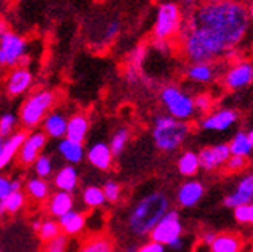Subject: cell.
I'll return each instance as SVG.
<instances>
[{
    "label": "cell",
    "mask_w": 253,
    "mask_h": 252,
    "mask_svg": "<svg viewBox=\"0 0 253 252\" xmlns=\"http://www.w3.org/2000/svg\"><path fill=\"white\" fill-rule=\"evenodd\" d=\"M247 8L238 0L199 3L185 12L178 45L190 64L230 56L249 31Z\"/></svg>",
    "instance_id": "cell-1"
},
{
    "label": "cell",
    "mask_w": 253,
    "mask_h": 252,
    "mask_svg": "<svg viewBox=\"0 0 253 252\" xmlns=\"http://www.w3.org/2000/svg\"><path fill=\"white\" fill-rule=\"evenodd\" d=\"M170 210V200L164 192H151L134 204L128 215V229L136 237H147Z\"/></svg>",
    "instance_id": "cell-2"
},
{
    "label": "cell",
    "mask_w": 253,
    "mask_h": 252,
    "mask_svg": "<svg viewBox=\"0 0 253 252\" xmlns=\"http://www.w3.org/2000/svg\"><path fill=\"white\" fill-rule=\"evenodd\" d=\"M188 122L178 121L171 116L166 115H158L153 121V130H151V136H153L155 146L161 150V152H174L178 150L188 138L190 135Z\"/></svg>",
    "instance_id": "cell-3"
},
{
    "label": "cell",
    "mask_w": 253,
    "mask_h": 252,
    "mask_svg": "<svg viewBox=\"0 0 253 252\" xmlns=\"http://www.w3.org/2000/svg\"><path fill=\"white\" fill-rule=\"evenodd\" d=\"M57 95L48 88H39L30 93L20 105L19 110V121L23 129L33 130L37 125H41L45 116L51 111L56 105Z\"/></svg>",
    "instance_id": "cell-4"
},
{
    "label": "cell",
    "mask_w": 253,
    "mask_h": 252,
    "mask_svg": "<svg viewBox=\"0 0 253 252\" xmlns=\"http://www.w3.org/2000/svg\"><path fill=\"white\" fill-rule=\"evenodd\" d=\"M184 9L178 5V2H162L158 5L153 30L151 36L153 41H167L173 42L178 39L184 23Z\"/></svg>",
    "instance_id": "cell-5"
},
{
    "label": "cell",
    "mask_w": 253,
    "mask_h": 252,
    "mask_svg": "<svg viewBox=\"0 0 253 252\" xmlns=\"http://www.w3.org/2000/svg\"><path fill=\"white\" fill-rule=\"evenodd\" d=\"M159 101L162 107L166 108L167 115L178 121L188 122L196 115L193 96H190L178 85L169 84L166 87H162L159 92Z\"/></svg>",
    "instance_id": "cell-6"
},
{
    "label": "cell",
    "mask_w": 253,
    "mask_h": 252,
    "mask_svg": "<svg viewBox=\"0 0 253 252\" xmlns=\"http://www.w3.org/2000/svg\"><path fill=\"white\" fill-rule=\"evenodd\" d=\"M27 50L28 42L22 34L6 30L0 37V67L9 70L19 67L22 59L28 54Z\"/></svg>",
    "instance_id": "cell-7"
},
{
    "label": "cell",
    "mask_w": 253,
    "mask_h": 252,
    "mask_svg": "<svg viewBox=\"0 0 253 252\" xmlns=\"http://www.w3.org/2000/svg\"><path fill=\"white\" fill-rule=\"evenodd\" d=\"M182 234H184V226L179 218V212L170 209L162 217V220L155 226V229L150 232L148 237L151 242H156L167 248L173 240L182 237Z\"/></svg>",
    "instance_id": "cell-8"
},
{
    "label": "cell",
    "mask_w": 253,
    "mask_h": 252,
    "mask_svg": "<svg viewBox=\"0 0 253 252\" xmlns=\"http://www.w3.org/2000/svg\"><path fill=\"white\" fill-rule=\"evenodd\" d=\"M222 84L227 90H243V88L253 84V64L250 60L239 59L235 64H232L224 73Z\"/></svg>",
    "instance_id": "cell-9"
},
{
    "label": "cell",
    "mask_w": 253,
    "mask_h": 252,
    "mask_svg": "<svg viewBox=\"0 0 253 252\" xmlns=\"http://www.w3.org/2000/svg\"><path fill=\"white\" fill-rule=\"evenodd\" d=\"M34 84V76L28 67L11 68L5 79V92L9 98H19L27 95Z\"/></svg>",
    "instance_id": "cell-10"
},
{
    "label": "cell",
    "mask_w": 253,
    "mask_h": 252,
    "mask_svg": "<svg viewBox=\"0 0 253 252\" xmlns=\"http://www.w3.org/2000/svg\"><path fill=\"white\" fill-rule=\"evenodd\" d=\"M238 121H239V113L236 110L219 108L211 113H207V115L201 119L199 125L202 130L222 133V132H227L229 129H232Z\"/></svg>",
    "instance_id": "cell-11"
},
{
    "label": "cell",
    "mask_w": 253,
    "mask_h": 252,
    "mask_svg": "<svg viewBox=\"0 0 253 252\" xmlns=\"http://www.w3.org/2000/svg\"><path fill=\"white\" fill-rule=\"evenodd\" d=\"M230 156L232 155H230L229 144H225V143L204 147L198 152L199 169L206 170V172H214L219 167L225 166V162L229 161Z\"/></svg>",
    "instance_id": "cell-12"
},
{
    "label": "cell",
    "mask_w": 253,
    "mask_h": 252,
    "mask_svg": "<svg viewBox=\"0 0 253 252\" xmlns=\"http://www.w3.org/2000/svg\"><path fill=\"white\" fill-rule=\"evenodd\" d=\"M48 138L42 130H34L30 135H27L25 141L22 143L19 149V162L22 166H33L34 161L39 158L43 152V149L46 146Z\"/></svg>",
    "instance_id": "cell-13"
},
{
    "label": "cell",
    "mask_w": 253,
    "mask_h": 252,
    "mask_svg": "<svg viewBox=\"0 0 253 252\" xmlns=\"http://www.w3.org/2000/svg\"><path fill=\"white\" fill-rule=\"evenodd\" d=\"M250 203H253V173L244 175L236 184L235 191L224 198V206L232 209Z\"/></svg>",
    "instance_id": "cell-14"
},
{
    "label": "cell",
    "mask_w": 253,
    "mask_h": 252,
    "mask_svg": "<svg viewBox=\"0 0 253 252\" xmlns=\"http://www.w3.org/2000/svg\"><path fill=\"white\" fill-rule=\"evenodd\" d=\"M206 189L202 183L196 180H188L182 183L176 192V203L181 207H195L204 197Z\"/></svg>",
    "instance_id": "cell-15"
},
{
    "label": "cell",
    "mask_w": 253,
    "mask_h": 252,
    "mask_svg": "<svg viewBox=\"0 0 253 252\" xmlns=\"http://www.w3.org/2000/svg\"><path fill=\"white\" fill-rule=\"evenodd\" d=\"M85 158L88 159V162H90L93 167L105 172L113 166V158L115 156H113L110 146L107 143L99 141V143H94L93 146L88 147V150L85 152Z\"/></svg>",
    "instance_id": "cell-16"
},
{
    "label": "cell",
    "mask_w": 253,
    "mask_h": 252,
    "mask_svg": "<svg viewBox=\"0 0 253 252\" xmlns=\"http://www.w3.org/2000/svg\"><path fill=\"white\" fill-rule=\"evenodd\" d=\"M67 121H68V118L63 115L62 111L51 110L41 124L42 132L45 133L46 138H51V140H62V138H65Z\"/></svg>",
    "instance_id": "cell-17"
},
{
    "label": "cell",
    "mask_w": 253,
    "mask_h": 252,
    "mask_svg": "<svg viewBox=\"0 0 253 252\" xmlns=\"http://www.w3.org/2000/svg\"><path fill=\"white\" fill-rule=\"evenodd\" d=\"M74 209V197L73 194L56 191L46 200V212L54 218H60L70 210Z\"/></svg>",
    "instance_id": "cell-18"
},
{
    "label": "cell",
    "mask_w": 253,
    "mask_h": 252,
    "mask_svg": "<svg viewBox=\"0 0 253 252\" xmlns=\"http://www.w3.org/2000/svg\"><path fill=\"white\" fill-rule=\"evenodd\" d=\"M88 130H90V119H88V116L84 115V113H74L67 121L65 138H68L70 141L84 144Z\"/></svg>",
    "instance_id": "cell-19"
},
{
    "label": "cell",
    "mask_w": 253,
    "mask_h": 252,
    "mask_svg": "<svg viewBox=\"0 0 253 252\" xmlns=\"http://www.w3.org/2000/svg\"><path fill=\"white\" fill-rule=\"evenodd\" d=\"M59 223V228L60 232L67 237H73V235H78L85 229V224H86V217L84 212L79 210H70L65 215H62L60 218H57Z\"/></svg>",
    "instance_id": "cell-20"
},
{
    "label": "cell",
    "mask_w": 253,
    "mask_h": 252,
    "mask_svg": "<svg viewBox=\"0 0 253 252\" xmlns=\"http://www.w3.org/2000/svg\"><path fill=\"white\" fill-rule=\"evenodd\" d=\"M185 76L195 84H210L216 78V67H214V62L190 64L185 70Z\"/></svg>",
    "instance_id": "cell-21"
},
{
    "label": "cell",
    "mask_w": 253,
    "mask_h": 252,
    "mask_svg": "<svg viewBox=\"0 0 253 252\" xmlns=\"http://www.w3.org/2000/svg\"><path fill=\"white\" fill-rule=\"evenodd\" d=\"M25 138H27V132L17 130L5 140V144H3L2 150H0V172L14 159V156H17L19 149H20L22 143L25 141Z\"/></svg>",
    "instance_id": "cell-22"
},
{
    "label": "cell",
    "mask_w": 253,
    "mask_h": 252,
    "mask_svg": "<svg viewBox=\"0 0 253 252\" xmlns=\"http://www.w3.org/2000/svg\"><path fill=\"white\" fill-rule=\"evenodd\" d=\"M57 153L63 161H67L70 166H76L84 161L85 147L84 144L70 141L68 138H62L57 143Z\"/></svg>",
    "instance_id": "cell-23"
},
{
    "label": "cell",
    "mask_w": 253,
    "mask_h": 252,
    "mask_svg": "<svg viewBox=\"0 0 253 252\" xmlns=\"http://www.w3.org/2000/svg\"><path fill=\"white\" fill-rule=\"evenodd\" d=\"M53 183H54V187L57 189V191L73 194L76 189H78V184H79L78 169H76L74 166H70V164L60 167L54 173Z\"/></svg>",
    "instance_id": "cell-24"
},
{
    "label": "cell",
    "mask_w": 253,
    "mask_h": 252,
    "mask_svg": "<svg viewBox=\"0 0 253 252\" xmlns=\"http://www.w3.org/2000/svg\"><path fill=\"white\" fill-rule=\"evenodd\" d=\"M209 248L210 252H241L243 242L238 235L224 232V234H218Z\"/></svg>",
    "instance_id": "cell-25"
},
{
    "label": "cell",
    "mask_w": 253,
    "mask_h": 252,
    "mask_svg": "<svg viewBox=\"0 0 253 252\" xmlns=\"http://www.w3.org/2000/svg\"><path fill=\"white\" fill-rule=\"evenodd\" d=\"M25 191L31 200L37 201V203H43V201L48 200V197L51 195V187H49L48 181L46 180H42V178H30L27 183L23 184Z\"/></svg>",
    "instance_id": "cell-26"
},
{
    "label": "cell",
    "mask_w": 253,
    "mask_h": 252,
    "mask_svg": "<svg viewBox=\"0 0 253 252\" xmlns=\"http://www.w3.org/2000/svg\"><path fill=\"white\" fill-rule=\"evenodd\" d=\"M25 204H27V195H25L23 191L11 192L0 201V217L14 215V213L20 212L25 207Z\"/></svg>",
    "instance_id": "cell-27"
},
{
    "label": "cell",
    "mask_w": 253,
    "mask_h": 252,
    "mask_svg": "<svg viewBox=\"0 0 253 252\" xmlns=\"http://www.w3.org/2000/svg\"><path fill=\"white\" fill-rule=\"evenodd\" d=\"M176 167H178V172L182 176L192 178V176H195L199 172V158H198V153L193 152V150H185V152L178 158Z\"/></svg>",
    "instance_id": "cell-28"
},
{
    "label": "cell",
    "mask_w": 253,
    "mask_h": 252,
    "mask_svg": "<svg viewBox=\"0 0 253 252\" xmlns=\"http://www.w3.org/2000/svg\"><path fill=\"white\" fill-rule=\"evenodd\" d=\"M229 149H230V155H235V156H244V158H249L252 153H253V146L249 140V135L246 132H238L229 144Z\"/></svg>",
    "instance_id": "cell-29"
},
{
    "label": "cell",
    "mask_w": 253,
    "mask_h": 252,
    "mask_svg": "<svg viewBox=\"0 0 253 252\" xmlns=\"http://www.w3.org/2000/svg\"><path fill=\"white\" fill-rule=\"evenodd\" d=\"M82 201L84 204L88 209H97V207H102L107 201L102 192V187H97V186H88L84 189L82 192Z\"/></svg>",
    "instance_id": "cell-30"
},
{
    "label": "cell",
    "mask_w": 253,
    "mask_h": 252,
    "mask_svg": "<svg viewBox=\"0 0 253 252\" xmlns=\"http://www.w3.org/2000/svg\"><path fill=\"white\" fill-rule=\"evenodd\" d=\"M130 140V130L126 127H119L115 133L111 135V140H110V150L113 156H119L125 147H126V143Z\"/></svg>",
    "instance_id": "cell-31"
},
{
    "label": "cell",
    "mask_w": 253,
    "mask_h": 252,
    "mask_svg": "<svg viewBox=\"0 0 253 252\" xmlns=\"http://www.w3.org/2000/svg\"><path fill=\"white\" fill-rule=\"evenodd\" d=\"M33 167H34V172L37 175V178L48 180L49 176L53 175V172H54V161H53L51 156L42 153L39 158L34 161Z\"/></svg>",
    "instance_id": "cell-32"
},
{
    "label": "cell",
    "mask_w": 253,
    "mask_h": 252,
    "mask_svg": "<svg viewBox=\"0 0 253 252\" xmlns=\"http://www.w3.org/2000/svg\"><path fill=\"white\" fill-rule=\"evenodd\" d=\"M37 235H39V238L46 243L49 240H53V238H56L60 232V228H59V223L57 220H53V218H48V220H42V224H41V228L39 231L36 232Z\"/></svg>",
    "instance_id": "cell-33"
},
{
    "label": "cell",
    "mask_w": 253,
    "mask_h": 252,
    "mask_svg": "<svg viewBox=\"0 0 253 252\" xmlns=\"http://www.w3.org/2000/svg\"><path fill=\"white\" fill-rule=\"evenodd\" d=\"M108 249H113L111 240L108 237L99 235V237L91 238V240H88L79 249V252H104V251H108Z\"/></svg>",
    "instance_id": "cell-34"
},
{
    "label": "cell",
    "mask_w": 253,
    "mask_h": 252,
    "mask_svg": "<svg viewBox=\"0 0 253 252\" xmlns=\"http://www.w3.org/2000/svg\"><path fill=\"white\" fill-rule=\"evenodd\" d=\"M17 121L19 118L14 115V113H3L2 116H0V136L2 138H9L12 133L16 132V127H17Z\"/></svg>",
    "instance_id": "cell-35"
},
{
    "label": "cell",
    "mask_w": 253,
    "mask_h": 252,
    "mask_svg": "<svg viewBox=\"0 0 253 252\" xmlns=\"http://www.w3.org/2000/svg\"><path fill=\"white\" fill-rule=\"evenodd\" d=\"M68 246H70V238L63 234H59L56 238L45 243L43 252H67Z\"/></svg>",
    "instance_id": "cell-36"
},
{
    "label": "cell",
    "mask_w": 253,
    "mask_h": 252,
    "mask_svg": "<svg viewBox=\"0 0 253 252\" xmlns=\"http://www.w3.org/2000/svg\"><path fill=\"white\" fill-rule=\"evenodd\" d=\"M102 192H104L105 201H108V203H118L121 198V194H122V189L116 181L108 180L102 186Z\"/></svg>",
    "instance_id": "cell-37"
},
{
    "label": "cell",
    "mask_w": 253,
    "mask_h": 252,
    "mask_svg": "<svg viewBox=\"0 0 253 252\" xmlns=\"http://www.w3.org/2000/svg\"><path fill=\"white\" fill-rule=\"evenodd\" d=\"M145 57H147V48L144 45L136 47L128 56V68H133V70L139 71V68H141L142 64H144Z\"/></svg>",
    "instance_id": "cell-38"
},
{
    "label": "cell",
    "mask_w": 253,
    "mask_h": 252,
    "mask_svg": "<svg viewBox=\"0 0 253 252\" xmlns=\"http://www.w3.org/2000/svg\"><path fill=\"white\" fill-rule=\"evenodd\" d=\"M235 220L241 224H253V203L238 206L233 209Z\"/></svg>",
    "instance_id": "cell-39"
},
{
    "label": "cell",
    "mask_w": 253,
    "mask_h": 252,
    "mask_svg": "<svg viewBox=\"0 0 253 252\" xmlns=\"http://www.w3.org/2000/svg\"><path fill=\"white\" fill-rule=\"evenodd\" d=\"M119 33H121V22L118 19H113V20L107 22L104 34H102V42L111 44L119 36Z\"/></svg>",
    "instance_id": "cell-40"
},
{
    "label": "cell",
    "mask_w": 253,
    "mask_h": 252,
    "mask_svg": "<svg viewBox=\"0 0 253 252\" xmlns=\"http://www.w3.org/2000/svg\"><path fill=\"white\" fill-rule=\"evenodd\" d=\"M193 104H195V108L196 111L199 113H209L211 105H213V98L209 95V93H199L196 96H193Z\"/></svg>",
    "instance_id": "cell-41"
},
{
    "label": "cell",
    "mask_w": 253,
    "mask_h": 252,
    "mask_svg": "<svg viewBox=\"0 0 253 252\" xmlns=\"http://www.w3.org/2000/svg\"><path fill=\"white\" fill-rule=\"evenodd\" d=\"M247 167V158L244 156H235L232 155L229 158V161L225 162V169L232 172V173H238V172H241Z\"/></svg>",
    "instance_id": "cell-42"
},
{
    "label": "cell",
    "mask_w": 253,
    "mask_h": 252,
    "mask_svg": "<svg viewBox=\"0 0 253 252\" xmlns=\"http://www.w3.org/2000/svg\"><path fill=\"white\" fill-rule=\"evenodd\" d=\"M136 252H166V246L150 240V242L144 243L142 246H137Z\"/></svg>",
    "instance_id": "cell-43"
},
{
    "label": "cell",
    "mask_w": 253,
    "mask_h": 252,
    "mask_svg": "<svg viewBox=\"0 0 253 252\" xmlns=\"http://www.w3.org/2000/svg\"><path fill=\"white\" fill-rule=\"evenodd\" d=\"M11 194V180L0 173V201Z\"/></svg>",
    "instance_id": "cell-44"
},
{
    "label": "cell",
    "mask_w": 253,
    "mask_h": 252,
    "mask_svg": "<svg viewBox=\"0 0 253 252\" xmlns=\"http://www.w3.org/2000/svg\"><path fill=\"white\" fill-rule=\"evenodd\" d=\"M178 5L184 9V11H192L193 8H196L199 5L198 0H178Z\"/></svg>",
    "instance_id": "cell-45"
},
{
    "label": "cell",
    "mask_w": 253,
    "mask_h": 252,
    "mask_svg": "<svg viewBox=\"0 0 253 252\" xmlns=\"http://www.w3.org/2000/svg\"><path fill=\"white\" fill-rule=\"evenodd\" d=\"M216 232H213V231H207V232H204L202 234V237H201V240H202V243H204L206 246H210L211 243H213V240L216 238Z\"/></svg>",
    "instance_id": "cell-46"
},
{
    "label": "cell",
    "mask_w": 253,
    "mask_h": 252,
    "mask_svg": "<svg viewBox=\"0 0 253 252\" xmlns=\"http://www.w3.org/2000/svg\"><path fill=\"white\" fill-rule=\"evenodd\" d=\"M167 248H170V249L174 251V252H181V251L184 249V238H182V237L176 238V240H173Z\"/></svg>",
    "instance_id": "cell-47"
},
{
    "label": "cell",
    "mask_w": 253,
    "mask_h": 252,
    "mask_svg": "<svg viewBox=\"0 0 253 252\" xmlns=\"http://www.w3.org/2000/svg\"><path fill=\"white\" fill-rule=\"evenodd\" d=\"M19 191H23L22 180H19V178L11 180V192H19Z\"/></svg>",
    "instance_id": "cell-48"
},
{
    "label": "cell",
    "mask_w": 253,
    "mask_h": 252,
    "mask_svg": "<svg viewBox=\"0 0 253 252\" xmlns=\"http://www.w3.org/2000/svg\"><path fill=\"white\" fill-rule=\"evenodd\" d=\"M41 224H42V220H39V218H34V220L31 221V228H33V231H34V232L39 231Z\"/></svg>",
    "instance_id": "cell-49"
},
{
    "label": "cell",
    "mask_w": 253,
    "mask_h": 252,
    "mask_svg": "<svg viewBox=\"0 0 253 252\" xmlns=\"http://www.w3.org/2000/svg\"><path fill=\"white\" fill-rule=\"evenodd\" d=\"M8 30V27H6V23L3 22V20H0V37L3 36V33Z\"/></svg>",
    "instance_id": "cell-50"
},
{
    "label": "cell",
    "mask_w": 253,
    "mask_h": 252,
    "mask_svg": "<svg viewBox=\"0 0 253 252\" xmlns=\"http://www.w3.org/2000/svg\"><path fill=\"white\" fill-rule=\"evenodd\" d=\"M247 16H249V20L253 22V2L250 3V6L247 8Z\"/></svg>",
    "instance_id": "cell-51"
},
{
    "label": "cell",
    "mask_w": 253,
    "mask_h": 252,
    "mask_svg": "<svg viewBox=\"0 0 253 252\" xmlns=\"http://www.w3.org/2000/svg\"><path fill=\"white\" fill-rule=\"evenodd\" d=\"M137 251V245H130L125 248V252H136Z\"/></svg>",
    "instance_id": "cell-52"
},
{
    "label": "cell",
    "mask_w": 253,
    "mask_h": 252,
    "mask_svg": "<svg viewBox=\"0 0 253 252\" xmlns=\"http://www.w3.org/2000/svg\"><path fill=\"white\" fill-rule=\"evenodd\" d=\"M199 3H218V2H222V0H198Z\"/></svg>",
    "instance_id": "cell-53"
},
{
    "label": "cell",
    "mask_w": 253,
    "mask_h": 252,
    "mask_svg": "<svg viewBox=\"0 0 253 252\" xmlns=\"http://www.w3.org/2000/svg\"><path fill=\"white\" fill-rule=\"evenodd\" d=\"M247 135H249V140H250V143H252V146H253V129H252Z\"/></svg>",
    "instance_id": "cell-54"
},
{
    "label": "cell",
    "mask_w": 253,
    "mask_h": 252,
    "mask_svg": "<svg viewBox=\"0 0 253 252\" xmlns=\"http://www.w3.org/2000/svg\"><path fill=\"white\" fill-rule=\"evenodd\" d=\"M104 252H115V251H113V249H108V251H104Z\"/></svg>",
    "instance_id": "cell-55"
},
{
    "label": "cell",
    "mask_w": 253,
    "mask_h": 252,
    "mask_svg": "<svg viewBox=\"0 0 253 252\" xmlns=\"http://www.w3.org/2000/svg\"><path fill=\"white\" fill-rule=\"evenodd\" d=\"M16 2H27V0H16Z\"/></svg>",
    "instance_id": "cell-56"
},
{
    "label": "cell",
    "mask_w": 253,
    "mask_h": 252,
    "mask_svg": "<svg viewBox=\"0 0 253 252\" xmlns=\"http://www.w3.org/2000/svg\"><path fill=\"white\" fill-rule=\"evenodd\" d=\"M0 252H2V249H0Z\"/></svg>",
    "instance_id": "cell-57"
}]
</instances>
